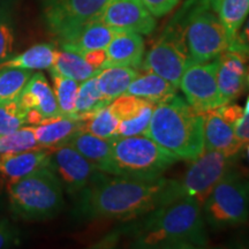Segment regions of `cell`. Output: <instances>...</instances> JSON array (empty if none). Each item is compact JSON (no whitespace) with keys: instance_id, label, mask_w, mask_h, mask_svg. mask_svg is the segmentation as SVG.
I'll return each mask as SVG.
<instances>
[{"instance_id":"cell-1","label":"cell","mask_w":249,"mask_h":249,"mask_svg":"<svg viewBox=\"0 0 249 249\" xmlns=\"http://www.w3.org/2000/svg\"><path fill=\"white\" fill-rule=\"evenodd\" d=\"M169 180L99 172L80 193L77 211L86 219L130 220L161 205Z\"/></svg>"},{"instance_id":"cell-2","label":"cell","mask_w":249,"mask_h":249,"mask_svg":"<svg viewBox=\"0 0 249 249\" xmlns=\"http://www.w3.org/2000/svg\"><path fill=\"white\" fill-rule=\"evenodd\" d=\"M130 227L134 248H203L208 245L201 204L182 198L161 205Z\"/></svg>"},{"instance_id":"cell-3","label":"cell","mask_w":249,"mask_h":249,"mask_svg":"<svg viewBox=\"0 0 249 249\" xmlns=\"http://www.w3.org/2000/svg\"><path fill=\"white\" fill-rule=\"evenodd\" d=\"M144 135L178 160L192 161L204 151L203 116L176 95L155 105Z\"/></svg>"},{"instance_id":"cell-4","label":"cell","mask_w":249,"mask_h":249,"mask_svg":"<svg viewBox=\"0 0 249 249\" xmlns=\"http://www.w3.org/2000/svg\"><path fill=\"white\" fill-rule=\"evenodd\" d=\"M7 192L12 213L23 220L50 219L64 207L62 183L51 164L9 182Z\"/></svg>"},{"instance_id":"cell-5","label":"cell","mask_w":249,"mask_h":249,"mask_svg":"<svg viewBox=\"0 0 249 249\" xmlns=\"http://www.w3.org/2000/svg\"><path fill=\"white\" fill-rule=\"evenodd\" d=\"M182 12L189 62H208L226 51L231 39L209 0H188Z\"/></svg>"},{"instance_id":"cell-6","label":"cell","mask_w":249,"mask_h":249,"mask_svg":"<svg viewBox=\"0 0 249 249\" xmlns=\"http://www.w3.org/2000/svg\"><path fill=\"white\" fill-rule=\"evenodd\" d=\"M111 147L114 176L155 178L179 160L147 135L113 136Z\"/></svg>"},{"instance_id":"cell-7","label":"cell","mask_w":249,"mask_h":249,"mask_svg":"<svg viewBox=\"0 0 249 249\" xmlns=\"http://www.w3.org/2000/svg\"><path fill=\"white\" fill-rule=\"evenodd\" d=\"M233 160L234 157L222 152L204 150L197 158L192 160L181 179L169 180L161 205L182 198H192L202 207L217 182L231 171Z\"/></svg>"},{"instance_id":"cell-8","label":"cell","mask_w":249,"mask_h":249,"mask_svg":"<svg viewBox=\"0 0 249 249\" xmlns=\"http://www.w3.org/2000/svg\"><path fill=\"white\" fill-rule=\"evenodd\" d=\"M189 64L188 49L185 39L182 8L174 15L165 29L151 45L142 61V70L152 71L179 88L180 79Z\"/></svg>"},{"instance_id":"cell-9","label":"cell","mask_w":249,"mask_h":249,"mask_svg":"<svg viewBox=\"0 0 249 249\" xmlns=\"http://www.w3.org/2000/svg\"><path fill=\"white\" fill-rule=\"evenodd\" d=\"M204 220L213 229L241 225L249 216V185L230 171L202 204Z\"/></svg>"},{"instance_id":"cell-10","label":"cell","mask_w":249,"mask_h":249,"mask_svg":"<svg viewBox=\"0 0 249 249\" xmlns=\"http://www.w3.org/2000/svg\"><path fill=\"white\" fill-rule=\"evenodd\" d=\"M111 0H45L46 27L59 39L98 18Z\"/></svg>"},{"instance_id":"cell-11","label":"cell","mask_w":249,"mask_h":249,"mask_svg":"<svg viewBox=\"0 0 249 249\" xmlns=\"http://www.w3.org/2000/svg\"><path fill=\"white\" fill-rule=\"evenodd\" d=\"M218 60L195 64L189 62L180 79L179 88L191 107L198 112L213 110L222 107L217 83Z\"/></svg>"},{"instance_id":"cell-12","label":"cell","mask_w":249,"mask_h":249,"mask_svg":"<svg viewBox=\"0 0 249 249\" xmlns=\"http://www.w3.org/2000/svg\"><path fill=\"white\" fill-rule=\"evenodd\" d=\"M51 166L71 195L80 194L102 172L68 143L52 150Z\"/></svg>"},{"instance_id":"cell-13","label":"cell","mask_w":249,"mask_h":249,"mask_svg":"<svg viewBox=\"0 0 249 249\" xmlns=\"http://www.w3.org/2000/svg\"><path fill=\"white\" fill-rule=\"evenodd\" d=\"M98 18L118 31L150 35L156 29V18L142 0H111Z\"/></svg>"},{"instance_id":"cell-14","label":"cell","mask_w":249,"mask_h":249,"mask_svg":"<svg viewBox=\"0 0 249 249\" xmlns=\"http://www.w3.org/2000/svg\"><path fill=\"white\" fill-rule=\"evenodd\" d=\"M117 33L118 30L95 18L59 40L62 50L82 55L93 50H105Z\"/></svg>"},{"instance_id":"cell-15","label":"cell","mask_w":249,"mask_h":249,"mask_svg":"<svg viewBox=\"0 0 249 249\" xmlns=\"http://www.w3.org/2000/svg\"><path fill=\"white\" fill-rule=\"evenodd\" d=\"M144 51L145 43L142 35L132 31H118L105 49L107 60L103 68L124 66L138 70L142 65Z\"/></svg>"},{"instance_id":"cell-16","label":"cell","mask_w":249,"mask_h":249,"mask_svg":"<svg viewBox=\"0 0 249 249\" xmlns=\"http://www.w3.org/2000/svg\"><path fill=\"white\" fill-rule=\"evenodd\" d=\"M203 116L204 150H213L235 157L242 145L235 138L234 128L227 124L216 108L202 113Z\"/></svg>"},{"instance_id":"cell-17","label":"cell","mask_w":249,"mask_h":249,"mask_svg":"<svg viewBox=\"0 0 249 249\" xmlns=\"http://www.w3.org/2000/svg\"><path fill=\"white\" fill-rule=\"evenodd\" d=\"M51 149L43 147L15 154H2L0 155V174L9 182L15 181L51 164Z\"/></svg>"},{"instance_id":"cell-18","label":"cell","mask_w":249,"mask_h":249,"mask_svg":"<svg viewBox=\"0 0 249 249\" xmlns=\"http://www.w3.org/2000/svg\"><path fill=\"white\" fill-rule=\"evenodd\" d=\"M18 102L26 111L36 108L44 119L61 116L53 89L42 73H34L31 75Z\"/></svg>"},{"instance_id":"cell-19","label":"cell","mask_w":249,"mask_h":249,"mask_svg":"<svg viewBox=\"0 0 249 249\" xmlns=\"http://www.w3.org/2000/svg\"><path fill=\"white\" fill-rule=\"evenodd\" d=\"M81 129V120L71 116L46 118L34 126L36 141L39 147L53 149L66 144L71 136Z\"/></svg>"},{"instance_id":"cell-20","label":"cell","mask_w":249,"mask_h":249,"mask_svg":"<svg viewBox=\"0 0 249 249\" xmlns=\"http://www.w3.org/2000/svg\"><path fill=\"white\" fill-rule=\"evenodd\" d=\"M67 143L75 148L99 171L107 174L113 173L111 139L99 138L80 129Z\"/></svg>"},{"instance_id":"cell-21","label":"cell","mask_w":249,"mask_h":249,"mask_svg":"<svg viewBox=\"0 0 249 249\" xmlns=\"http://www.w3.org/2000/svg\"><path fill=\"white\" fill-rule=\"evenodd\" d=\"M124 93L142 98L154 104H160L176 96L177 88H174L169 81L158 74L144 71L141 75L139 74L130 82Z\"/></svg>"},{"instance_id":"cell-22","label":"cell","mask_w":249,"mask_h":249,"mask_svg":"<svg viewBox=\"0 0 249 249\" xmlns=\"http://www.w3.org/2000/svg\"><path fill=\"white\" fill-rule=\"evenodd\" d=\"M58 50L53 44L42 43L31 46L22 53L13 55L0 64L2 68H21L27 71L50 70L53 65Z\"/></svg>"},{"instance_id":"cell-23","label":"cell","mask_w":249,"mask_h":249,"mask_svg":"<svg viewBox=\"0 0 249 249\" xmlns=\"http://www.w3.org/2000/svg\"><path fill=\"white\" fill-rule=\"evenodd\" d=\"M139 75L136 68L111 66L103 68L97 74V85L107 104L124 95L130 82Z\"/></svg>"},{"instance_id":"cell-24","label":"cell","mask_w":249,"mask_h":249,"mask_svg":"<svg viewBox=\"0 0 249 249\" xmlns=\"http://www.w3.org/2000/svg\"><path fill=\"white\" fill-rule=\"evenodd\" d=\"M51 71H57L60 75L73 79L77 82H83L89 77L97 75L102 70H96L85 60L82 55L76 52L61 50L57 51Z\"/></svg>"},{"instance_id":"cell-25","label":"cell","mask_w":249,"mask_h":249,"mask_svg":"<svg viewBox=\"0 0 249 249\" xmlns=\"http://www.w3.org/2000/svg\"><path fill=\"white\" fill-rule=\"evenodd\" d=\"M213 11L222 21L232 42L240 35L239 30L249 15V0H218Z\"/></svg>"},{"instance_id":"cell-26","label":"cell","mask_w":249,"mask_h":249,"mask_svg":"<svg viewBox=\"0 0 249 249\" xmlns=\"http://www.w3.org/2000/svg\"><path fill=\"white\" fill-rule=\"evenodd\" d=\"M108 105L103 98L101 90L97 85V75L89 77L80 83L75 99L73 114L71 117L82 120L92 112Z\"/></svg>"},{"instance_id":"cell-27","label":"cell","mask_w":249,"mask_h":249,"mask_svg":"<svg viewBox=\"0 0 249 249\" xmlns=\"http://www.w3.org/2000/svg\"><path fill=\"white\" fill-rule=\"evenodd\" d=\"M33 74L21 68L0 70V104L18 101Z\"/></svg>"},{"instance_id":"cell-28","label":"cell","mask_w":249,"mask_h":249,"mask_svg":"<svg viewBox=\"0 0 249 249\" xmlns=\"http://www.w3.org/2000/svg\"><path fill=\"white\" fill-rule=\"evenodd\" d=\"M118 124L119 119L107 105L83 118L81 120V130L103 139H112L116 136Z\"/></svg>"},{"instance_id":"cell-29","label":"cell","mask_w":249,"mask_h":249,"mask_svg":"<svg viewBox=\"0 0 249 249\" xmlns=\"http://www.w3.org/2000/svg\"><path fill=\"white\" fill-rule=\"evenodd\" d=\"M15 46V17L11 0L0 1V64L13 57Z\"/></svg>"},{"instance_id":"cell-30","label":"cell","mask_w":249,"mask_h":249,"mask_svg":"<svg viewBox=\"0 0 249 249\" xmlns=\"http://www.w3.org/2000/svg\"><path fill=\"white\" fill-rule=\"evenodd\" d=\"M52 83H53V92L57 99L59 111L61 116H71L75 107V99L79 90L80 82L70 79L50 70Z\"/></svg>"},{"instance_id":"cell-31","label":"cell","mask_w":249,"mask_h":249,"mask_svg":"<svg viewBox=\"0 0 249 249\" xmlns=\"http://www.w3.org/2000/svg\"><path fill=\"white\" fill-rule=\"evenodd\" d=\"M217 83L223 105L231 103L241 96L248 87L247 76L239 75L234 71H230L219 61H218L217 70Z\"/></svg>"},{"instance_id":"cell-32","label":"cell","mask_w":249,"mask_h":249,"mask_svg":"<svg viewBox=\"0 0 249 249\" xmlns=\"http://www.w3.org/2000/svg\"><path fill=\"white\" fill-rule=\"evenodd\" d=\"M38 147L34 126H22L14 132L0 135V155L15 154Z\"/></svg>"},{"instance_id":"cell-33","label":"cell","mask_w":249,"mask_h":249,"mask_svg":"<svg viewBox=\"0 0 249 249\" xmlns=\"http://www.w3.org/2000/svg\"><path fill=\"white\" fill-rule=\"evenodd\" d=\"M154 103L147 102L141 111L133 117L132 119L121 120L118 124L116 136H136V135H144L147 132L149 124H150L152 112L155 108Z\"/></svg>"},{"instance_id":"cell-34","label":"cell","mask_w":249,"mask_h":249,"mask_svg":"<svg viewBox=\"0 0 249 249\" xmlns=\"http://www.w3.org/2000/svg\"><path fill=\"white\" fill-rule=\"evenodd\" d=\"M27 111L20 102L14 101L0 104V135L9 134L26 124Z\"/></svg>"},{"instance_id":"cell-35","label":"cell","mask_w":249,"mask_h":249,"mask_svg":"<svg viewBox=\"0 0 249 249\" xmlns=\"http://www.w3.org/2000/svg\"><path fill=\"white\" fill-rule=\"evenodd\" d=\"M147 102L148 101L135 97V96L124 93V95L119 96L114 101H112L108 104V107H110L112 113L119 119V121L128 120L135 117Z\"/></svg>"},{"instance_id":"cell-36","label":"cell","mask_w":249,"mask_h":249,"mask_svg":"<svg viewBox=\"0 0 249 249\" xmlns=\"http://www.w3.org/2000/svg\"><path fill=\"white\" fill-rule=\"evenodd\" d=\"M155 18H163L180 4L181 0H142Z\"/></svg>"},{"instance_id":"cell-37","label":"cell","mask_w":249,"mask_h":249,"mask_svg":"<svg viewBox=\"0 0 249 249\" xmlns=\"http://www.w3.org/2000/svg\"><path fill=\"white\" fill-rule=\"evenodd\" d=\"M216 110L218 113L222 116L223 119L225 120L227 124H232V126H234V124L245 116L242 107H240L236 104H231V103L224 104L222 107H217Z\"/></svg>"},{"instance_id":"cell-38","label":"cell","mask_w":249,"mask_h":249,"mask_svg":"<svg viewBox=\"0 0 249 249\" xmlns=\"http://www.w3.org/2000/svg\"><path fill=\"white\" fill-rule=\"evenodd\" d=\"M18 244V232L7 222H0V248H8Z\"/></svg>"},{"instance_id":"cell-39","label":"cell","mask_w":249,"mask_h":249,"mask_svg":"<svg viewBox=\"0 0 249 249\" xmlns=\"http://www.w3.org/2000/svg\"><path fill=\"white\" fill-rule=\"evenodd\" d=\"M235 138L239 143L244 147L246 143H249V114H246L236 123L234 126Z\"/></svg>"},{"instance_id":"cell-40","label":"cell","mask_w":249,"mask_h":249,"mask_svg":"<svg viewBox=\"0 0 249 249\" xmlns=\"http://www.w3.org/2000/svg\"><path fill=\"white\" fill-rule=\"evenodd\" d=\"M82 57L93 68L102 70L105 64V60H107V52H105V50H93V51L83 53Z\"/></svg>"},{"instance_id":"cell-41","label":"cell","mask_w":249,"mask_h":249,"mask_svg":"<svg viewBox=\"0 0 249 249\" xmlns=\"http://www.w3.org/2000/svg\"><path fill=\"white\" fill-rule=\"evenodd\" d=\"M44 120V117L40 114L39 111H37L36 108H30V110H27L26 113V124H31V126H35V124H38Z\"/></svg>"},{"instance_id":"cell-42","label":"cell","mask_w":249,"mask_h":249,"mask_svg":"<svg viewBox=\"0 0 249 249\" xmlns=\"http://www.w3.org/2000/svg\"><path fill=\"white\" fill-rule=\"evenodd\" d=\"M240 36L242 37V39H244L245 42L247 43V44H249V18H248L247 22H246L244 31H242V34Z\"/></svg>"},{"instance_id":"cell-43","label":"cell","mask_w":249,"mask_h":249,"mask_svg":"<svg viewBox=\"0 0 249 249\" xmlns=\"http://www.w3.org/2000/svg\"><path fill=\"white\" fill-rule=\"evenodd\" d=\"M244 114H249V97L247 99V102H246V107H245V110H244Z\"/></svg>"},{"instance_id":"cell-44","label":"cell","mask_w":249,"mask_h":249,"mask_svg":"<svg viewBox=\"0 0 249 249\" xmlns=\"http://www.w3.org/2000/svg\"><path fill=\"white\" fill-rule=\"evenodd\" d=\"M209 2H210V5H211V7H213V9L216 7V5H217V2H218V0H209Z\"/></svg>"},{"instance_id":"cell-45","label":"cell","mask_w":249,"mask_h":249,"mask_svg":"<svg viewBox=\"0 0 249 249\" xmlns=\"http://www.w3.org/2000/svg\"><path fill=\"white\" fill-rule=\"evenodd\" d=\"M247 82H248V86H249V71H248V74H247Z\"/></svg>"},{"instance_id":"cell-46","label":"cell","mask_w":249,"mask_h":249,"mask_svg":"<svg viewBox=\"0 0 249 249\" xmlns=\"http://www.w3.org/2000/svg\"><path fill=\"white\" fill-rule=\"evenodd\" d=\"M248 156H249V145H248Z\"/></svg>"}]
</instances>
